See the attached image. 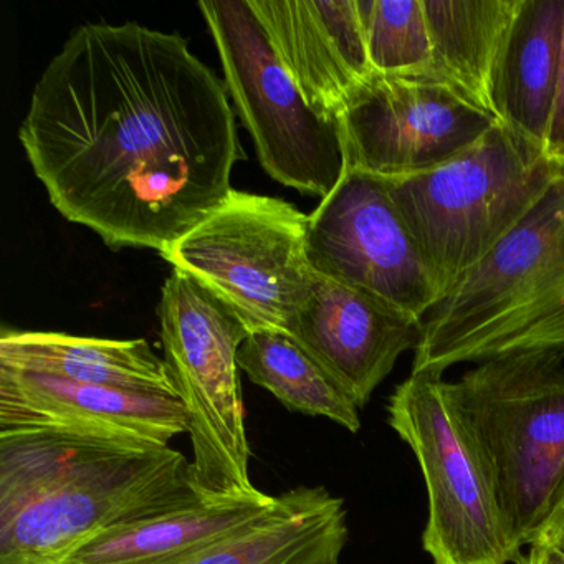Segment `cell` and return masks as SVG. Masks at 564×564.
Returning a JSON list of instances; mask_svg holds the SVG:
<instances>
[{
  "label": "cell",
  "mask_w": 564,
  "mask_h": 564,
  "mask_svg": "<svg viewBox=\"0 0 564 564\" xmlns=\"http://www.w3.org/2000/svg\"><path fill=\"white\" fill-rule=\"evenodd\" d=\"M229 98L183 35L87 24L39 78L19 140L65 219L163 253L234 191L246 154Z\"/></svg>",
  "instance_id": "6da1fadb"
},
{
  "label": "cell",
  "mask_w": 564,
  "mask_h": 564,
  "mask_svg": "<svg viewBox=\"0 0 564 564\" xmlns=\"http://www.w3.org/2000/svg\"><path fill=\"white\" fill-rule=\"evenodd\" d=\"M203 497L173 447L0 434V564H62L104 531Z\"/></svg>",
  "instance_id": "7a4b0ae2"
},
{
  "label": "cell",
  "mask_w": 564,
  "mask_h": 564,
  "mask_svg": "<svg viewBox=\"0 0 564 564\" xmlns=\"http://www.w3.org/2000/svg\"><path fill=\"white\" fill-rule=\"evenodd\" d=\"M564 352V167L518 226L422 319L411 375Z\"/></svg>",
  "instance_id": "3957f363"
},
{
  "label": "cell",
  "mask_w": 564,
  "mask_h": 564,
  "mask_svg": "<svg viewBox=\"0 0 564 564\" xmlns=\"http://www.w3.org/2000/svg\"><path fill=\"white\" fill-rule=\"evenodd\" d=\"M563 167L543 147L498 123L442 166L388 180L441 296L518 226Z\"/></svg>",
  "instance_id": "277c9868"
},
{
  "label": "cell",
  "mask_w": 564,
  "mask_h": 564,
  "mask_svg": "<svg viewBox=\"0 0 564 564\" xmlns=\"http://www.w3.org/2000/svg\"><path fill=\"white\" fill-rule=\"evenodd\" d=\"M452 386L487 455L514 541L523 547L564 485V352L488 359Z\"/></svg>",
  "instance_id": "5b68a950"
},
{
  "label": "cell",
  "mask_w": 564,
  "mask_h": 564,
  "mask_svg": "<svg viewBox=\"0 0 564 564\" xmlns=\"http://www.w3.org/2000/svg\"><path fill=\"white\" fill-rule=\"evenodd\" d=\"M389 425L414 452L427 490L422 546L434 564H508L521 557L487 455L452 382L411 375L392 392Z\"/></svg>",
  "instance_id": "8992f818"
},
{
  "label": "cell",
  "mask_w": 564,
  "mask_h": 564,
  "mask_svg": "<svg viewBox=\"0 0 564 564\" xmlns=\"http://www.w3.org/2000/svg\"><path fill=\"white\" fill-rule=\"evenodd\" d=\"M158 315L164 361L189 417L194 485L209 497L253 494L237 361L252 332L177 270L164 282Z\"/></svg>",
  "instance_id": "52a82bcc"
},
{
  "label": "cell",
  "mask_w": 564,
  "mask_h": 564,
  "mask_svg": "<svg viewBox=\"0 0 564 564\" xmlns=\"http://www.w3.org/2000/svg\"><path fill=\"white\" fill-rule=\"evenodd\" d=\"M310 216L276 197L234 189L223 206L161 253L232 308L250 332H289L312 286Z\"/></svg>",
  "instance_id": "ba28073f"
},
{
  "label": "cell",
  "mask_w": 564,
  "mask_h": 564,
  "mask_svg": "<svg viewBox=\"0 0 564 564\" xmlns=\"http://www.w3.org/2000/svg\"><path fill=\"white\" fill-rule=\"evenodd\" d=\"M227 94L256 144L260 166L302 194H332L346 173L338 120L308 107L276 58L249 0H200Z\"/></svg>",
  "instance_id": "9c48e42d"
},
{
  "label": "cell",
  "mask_w": 564,
  "mask_h": 564,
  "mask_svg": "<svg viewBox=\"0 0 564 564\" xmlns=\"http://www.w3.org/2000/svg\"><path fill=\"white\" fill-rule=\"evenodd\" d=\"M346 171L384 180L435 170L500 121L445 82L375 74L338 117Z\"/></svg>",
  "instance_id": "30bf717a"
},
{
  "label": "cell",
  "mask_w": 564,
  "mask_h": 564,
  "mask_svg": "<svg viewBox=\"0 0 564 564\" xmlns=\"http://www.w3.org/2000/svg\"><path fill=\"white\" fill-rule=\"evenodd\" d=\"M306 253L313 272L414 318L441 300L384 177L346 171L310 216Z\"/></svg>",
  "instance_id": "8fae6325"
},
{
  "label": "cell",
  "mask_w": 564,
  "mask_h": 564,
  "mask_svg": "<svg viewBox=\"0 0 564 564\" xmlns=\"http://www.w3.org/2000/svg\"><path fill=\"white\" fill-rule=\"evenodd\" d=\"M52 432L140 448L189 434L181 399L82 384L0 366V434Z\"/></svg>",
  "instance_id": "7c38bea8"
},
{
  "label": "cell",
  "mask_w": 564,
  "mask_h": 564,
  "mask_svg": "<svg viewBox=\"0 0 564 564\" xmlns=\"http://www.w3.org/2000/svg\"><path fill=\"white\" fill-rule=\"evenodd\" d=\"M286 333L362 409L399 356L417 348L422 319L315 273Z\"/></svg>",
  "instance_id": "4fadbf2b"
},
{
  "label": "cell",
  "mask_w": 564,
  "mask_h": 564,
  "mask_svg": "<svg viewBox=\"0 0 564 564\" xmlns=\"http://www.w3.org/2000/svg\"><path fill=\"white\" fill-rule=\"evenodd\" d=\"M306 104L338 120L372 75L356 0H249Z\"/></svg>",
  "instance_id": "5bb4252c"
},
{
  "label": "cell",
  "mask_w": 564,
  "mask_h": 564,
  "mask_svg": "<svg viewBox=\"0 0 564 564\" xmlns=\"http://www.w3.org/2000/svg\"><path fill=\"white\" fill-rule=\"evenodd\" d=\"M275 500L260 490L203 497L104 531L62 564H177L246 527Z\"/></svg>",
  "instance_id": "9a60e30c"
},
{
  "label": "cell",
  "mask_w": 564,
  "mask_h": 564,
  "mask_svg": "<svg viewBox=\"0 0 564 564\" xmlns=\"http://www.w3.org/2000/svg\"><path fill=\"white\" fill-rule=\"evenodd\" d=\"M348 541L345 501L323 487L279 495L272 508L177 564H338Z\"/></svg>",
  "instance_id": "2e32d148"
},
{
  "label": "cell",
  "mask_w": 564,
  "mask_h": 564,
  "mask_svg": "<svg viewBox=\"0 0 564 564\" xmlns=\"http://www.w3.org/2000/svg\"><path fill=\"white\" fill-rule=\"evenodd\" d=\"M0 366L82 384L180 399L170 366L147 339L4 329L0 336Z\"/></svg>",
  "instance_id": "e0dca14e"
},
{
  "label": "cell",
  "mask_w": 564,
  "mask_h": 564,
  "mask_svg": "<svg viewBox=\"0 0 564 564\" xmlns=\"http://www.w3.org/2000/svg\"><path fill=\"white\" fill-rule=\"evenodd\" d=\"M564 35V0H521L491 84L494 117L544 148Z\"/></svg>",
  "instance_id": "ac0fdd59"
},
{
  "label": "cell",
  "mask_w": 564,
  "mask_h": 564,
  "mask_svg": "<svg viewBox=\"0 0 564 564\" xmlns=\"http://www.w3.org/2000/svg\"><path fill=\"white\" fill-rule=\"evenodd\" d=\"M432 54L425 77L491 111V84L521 0H422Z\"/></svg>",
  "instance_id": "d6986e66"
},
{
  "label": "cell",
  "mask_w": 564,
  "mask_h": 564,
  "mask_svg": "<svg viewBox=\"0 0 564 564\" xmlns=\"http://www.w3.org/2000/svg\"><path fill=\"white\" fill-rule=\"evenodd\" d=\"M239 368L290 411L326 417L356 432L359 408L328 371L285 332H252L239 349Z\"/></svg>",
  "instance_id": "ffe728a7"
},
{
  "label": "cell",
  "mask_w": 564,
  "mask_h": 564,
  "mask_svg": "<svg viewBox=\"0 0 564 564\" xmlns=\"http://www.w3.org/2000/svg\"><path fill=\"white\" fill-rule=\"evenodd\" d=\"M372 70L421 74L432 45L422 0H356Z\"/></svg>",
  "instance_id": "44dd1931"
},
{
  "label": "cell",
  "mask_w": 564,
  "mask_h": 564,
  "mask_svg": "<svg viewBox=\"0 0 564 564\" xmlns=\"http://www.w3.org/2000/svg\"><path fill=\"white\" fill-rule=\"evenodd\" d=\"M544 151L551 160L564 163V35L560 72H557L556 88H554L553 108H551Z\"/></svg>",
  "instance_id": "7402d4cb"
},
{
  "label": "cell",
  "mask_w": 564,
  "mask_h": 564,
  "mask_svg": "<svg viewBox=\"0 0 564 564\" xmlns=\"http://www.w3.org/2000/svg\"><path fill=\"white\" fill-rule=\"evenodd\" d=\"M531 544L551 547L564 556V485L557 494L550 513L546 514L540 530L536 531L528 546Z\"/></svg>",
  "instance_id": "603a6c76"
},
{
  "label": "cell",
  "mask_w": 564,
  "mask_h": 564,
  "mask_svg": "<svg viewBox=\"0 0 564 564\" xmlns=\"http://www.w3.org/2000/svg\"><path fill=\"white\" fill-rule=\"evenodd\" d=\"M517 564H564V556L557 551L551 550V547L531 544L527 556L521 554Z\"/></svg>",
  "instance_id": "cb8c5ba5"
}]
</instances>
